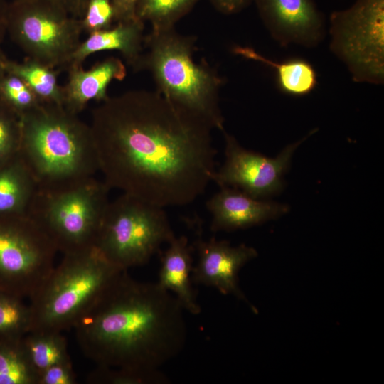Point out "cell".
I'll return each mask as SVG.
<instances>
[{
	"label": "cell",
	"mask_w": 384,
	"mask_h": 384,
	"mask_svg": "<svg viewBox=\"0 0 384 384\" xmlns=\"http://www.w3.org/2000/svg\"><path fill=\"white\" fill-rule=\"evenodd\" d=\"M32 315L23 299L0 292V336L23 337L31 331Z\"/></svg>",
	"instance_id": "24"
},
{
	"label": "cell",
	"mask_w": 384,
	"mask_h": 384,
	"mask_svg": "<svg viewBox=\"0 0 384 384\" xmlns=\"http://www.w3.org/2000/svg\"><path fill=\"white\" fill-rule=\"evenodd\" d=\"M232 50L237 55L274 68L277 87L287 95L304 96L311 93L317 86V73L314 66L304 58H293L277 62L264 56L251 47L235 46Z\"/></svg>",
	"instance_id": "19"
},
{
	"label": "cell",
	"mask_w": 384,
	"mask_h": 384,
	"mask_svg": "<svg viewBox=\"0 0 384 384\" xmlns=\"http://www.w3.org/2000/svg\"><path fill=\"white\" fill-rule=\"evenodd\" d=\"M110 188L94 176L55 188H38L28 210L63 255L95 247Z\"/></svg>",
	"instance_id": "6"
},
{
	"label": "cell",
	"mask_w": 384,
	"mask_h": 384,
	"mask_svg": "<svg viewBox=\"0 0 384 384\" xmlns=\"http://www.w3.org/2000/svg\"><path fill=\"white\" fill-rule=\"evenodd\" d=\"M68 78L63 86V106L78 114L91 100L102 102L109 97L107 87L113 80H122L127 68L122 60L108 57L85 70L82 65L67 69Z\"/></svg>",
	"instance_id": "16"
},
{
	"label": "cell",
	"mask_w": 384,
	"mask_h": 384,
	"mask_svg": "<svg viewBox=\"0 0 384 384\" xmlns=\"http://www.w3.org/2000/svg\"><path fill=\"white\" fill-rule=\"evenodd\" d=\"M329 49L354 82H384V0H356L329 17Z\"/></svg>",
	"instance_id": "9"
},
{
	"label": "cell",
	"mask_w": 384,
	"mask_h": 384,
	"mask_svg": "<svg viewBox=\"0 0 384 384\" xmlns=\"http://www.w3.org/2000/svg\"><path fill=\"white\" fill-rule=\"evenodd\" d=\"M144 22L135 17L116 22L115 26L95 31L80 45L71 56L67 69L82 65L90 55L104 50H117L134 71H139L144 52Z\"/></svg>",
	"instance_id": "15"
},
{
	"label": "cell",
	"mask_w": 384,
	"mask_h": 384,
	"mask_svg": "<svg viewBox=\"0 0 384 384\" xmlns=\"http://www.w3.org/2000/svg\"><path fill=\"white\" fill-rule=\"evenodd\" d=\"M213 6L224 14H237L247 7L254 0H210Z\"/></svg>",
	"instance_id": "32"
},
{
	"label": "cell",
	"mask_w": 384,
	"mask_h": 384,
	"mask_svg": "<svg viewBox=\"0 0 384 384\" xmlns=\"http://www.w3.org/2000/svg\"><path fill=\"white\" fill-rule=\"evenodd\" d=\"M196 38L175 28L146 36L139 71H149L156 91L200 118L213 129L224 131L219 92L224 83L218 73L193 58Z\"/></svg>",
	"instance_id": "4"
},
{
	"label": "cell",
	"mask_w": 384,
	"mask_h": 384,
	"mask_svg": "<svg viewBox=\"0 0 384 384\" xmlns=\"http://www.w3.org/2000/svg\"><path fill=\"white\" fill-rule=\"evenodd\" d=\"M90 127L110 189L165 208L191 203L212 181L213 128L156 90L109 97Z\"/></svg>",
	"instance_id": "1"
},
{
	"label": "cell",
	"mask_w": 384,
	"mask_h": 384,
	"mask_svg": "<svg viewBox=\"0 0 384 384\" xmlns=\"http://www.w3.org/2000/svg\"><path fill=\"white\" fill-rule=\"evenodd\" d=\"M63 105L41 102L21 117L19 155L38 188L55 189L99 171L90 124Z\"/></svg>",
	"instance_id": "3"
},
{
	"label": "cell",
	"mask_w": 384,
	"mask_h": 384,
	"mask_svg": "<svg viewBox=\"0 0 384 384\" xmlns=\"http://www.w3.org/2000/svg\"><path fill=\"white\" fill-rule=\"evenodd\" d=\"M164 209L122 193L109 201L95 247L122 271L146 264L175 236Z\"/></svg>",
	"instance_id": "7"
},
{
	"label": "cell",
	"mask_w": 384,
	"mask_h": 384,
	"mask_svg": "<svg viewBox=\"0 0 384 384\" xmlns=\"http://www.w3.org/2000/svg\"><path fill=\"white\" fill-rule=\"evenodd\" d=\"M23 337L0 336V384H36L37 375L27 358Z\"/></svg>",
	"instance_id": "22"
},
{
	"label": "cell",
	"mask_w": 384,
	"mask_h": 384,
	"mask_svg": "<svg viewBox=\"0 0 384 384\" xmlns=\"http://www.w3.org/2000/svg\"><path fill=\"white\" fill-rule=\"evenodd\" d=\"M191 245L197 254L191 273L193 283L215 287L225 295H233L256 312L240 288L238 277L240 270L257 257L256 250L245 244L233 247L226 240L201 237Z\"/></svg>",
	"instance_id": "13"
},
{
	"label": "cell",
	"mask_w": 384,
	"mask_h": 384,
	"mask_svg": "<svg viewBox=\"0 0 384 384\" xmlns=\"http://www.w3.org/2000/svg\"><path fill=\"white\" fill-rule=\"evenodd\" d=\"M168 243L169 247L161 257L156 283L162 289L173 292L183 310L198 315L201 309L192 287V245L185 235H175Z\"/></svg>",
	"instance_id": "17"
},
{
	"label": "cell",
	"mask_w": 384,
	"mask_h": 384,
	"mask_svg": "<svg viewBox=\"0 0 384 384\" xmlns=\"http://www.w3.org/2000/svg\"><path fill=\"white\" fill-rule=\"evenodd\" d=\"M0 102L19 117L41 103L23 80L6 72L0 80Z\"/></svg>",
	"instance_id": "26"
},
{
	"label": "cell",
	"mask_w": 384,
	"mask_h": 384,
	"mask_svg": "<svg viewBox=\"0 0 384 384\" xmlns=\"http://www.w3.org/2000/svg\"><path fill=\"white\" fill-rule=\"evenodd\" d=\"M87 382L98 384H166L169 378L160 369L133 371L122 368L97 366Z\"/></svg>",
	"instance_id": "25"
},
{
	"label": "cell",
	"mask_w": 384,
	"mask_h": 384,
	"mask_svg": "<svg viewBox=\"0 0 384 384\" xmlns=\"http://www.w3.org/2000/svg\"><path fill=\"white\" fill-rule=\"evenodd\" d=\"M57 252L28 215L0 217V292L30 299L55 267Z\"/></svg>",
	"instance_id": "10"
},
{
	"label": "cell",
	"mask_w": 384,
	"mask_h": 384,
	"mask_svg": "<svg viewBox=\"0 0 384 384\" xmlns=\"http://www.w3.org/2000/svg\"><path fill=\"white\" fill-rule=\"evenodd\" d=\"M5 69L23 80L41 102L63 105V86L58 83L56 69L28 58L20 63L6 59Z\"/></svg>",
	"instance_id": "20"
},
{
	"label": "cell",
	"mask_w": 384,
	"mask_h": 384,
	"mask_svg": "<svg viewBox=\"0 0 384 384\" xmlns=\"http://www.w3.org/2000/svg\"><path fill=\"white\" fill-rule=\"evenodd\" d=\"M20 117L0 102V165L19 153Z\"/></svg>",
	"instance_id": "27"
},
{
	"label": "cell",
	"mask_w": 384,
	"mask_h": 384,
	"mask_svg": "<svg viewBox=\"0 0 384 384\" xmlns=\"http://www.w3.org/2000/svg\"><path fill=\"white\" fill-rule=\"evenodd\" d=\"M6 32L27 58L66 68L80 43V19L46 1L8 2Z\"/></svg>",
	"instance_id": "8"
},
{
	"label": "cell",
	"mask_w": 384,
	"mask_h": 384,
	"mask_svg": "<svg viewBox=\"0 0 384 384\" xmlns=\"http://www.w3.org/2000/svg\"><path fill=\"white\" fill-rule=\"evenodd\" d=\"M6 59L7 58L4 56V55L0 50V80L6 73L5 63Z\"/></svg>",
	"instance_id": "34"
},
{
	"label": "cell",
	"mask_w": 384,
	"mask_h": 384,
	"mask_svg": "<svg viewBox=\"0 0 384 384\" xmlns=\"http://www.w3.org/2000/svg\"><path fill=\"white\" fill-rule=\"evenodd\" d=\"M37 183L19 154L0 165V217L28 215Z\"/></svg>",
	"instance_id": "18"
},
{
	"label": "cell",
	"mask_w": 384,
	"mask_h": 384,
	"mask_svg": "<svg viewBox=\"0 0 384 384\" xmlns=\"http://www.w3.org/2000/svg\"><path fill=\"white\" fill-rule=\"evenodd\" d=\"M316 131L286 146L277 157L269 158L245 149L224 130L225 161L211 180L220 187L235 188L257 199L277 193L284 186L283 176L294 152Z\"/></svg>",
	"instance_id": "11"
},
{
	"label": "cell",
	"mask_w": 384,
	"mask_h": 384,
	"mask_svg": "<svg viewBox=\"0 0 384 384\" xmlns=\"http://www.w3.org/2000/svg\"><path fill=\"white\" fill-rule=\"evenodd\" d=\"M80 22L82 32L88 34L111 27L114 11L110 0H89Z\"/></svg>",
	"instance_id": "28"
},
{
	"label": "cell",
	"mask_w": 384,
	"mask_h": 384,
	"mask_svg": "<svg viewBox=\"0 0 384 384\" xmlns=\"http://www.w3.org/2000/svg\"><path fill=\"white\" fill-rule=\"evenodd\" d=\"M121 272L95 247L63 255L29 299L31 331L73 328Z\"/></svg>",
	"instance_id": "5"
},
{
	"label": "cell",
	"mask_w": 384,
	"mask_h": 384,
	"mask_svg": "<svg viewBox=\"0 0 384 384\" xmlns=\"http://www.w3.org/2000/svg\"><path fill=\"white\" fill-rule=\"evenodd\" d=\"M199 0H137L135 15L143 22H149L152 31L175 28Z\"/></svg>",
	"instance_id": "23"
},
{
	"label": "cell",
	"mask_w": 384,
	"mask_h": 384,
	"mask_svg": "<svg viewBox=\"0 0 384 384\" xmlns=\"http://www.w3.org/2000/svg\"><path fill=\"white\" fill-rule=\"evenodd\" d=\"M76 375L71 360L54 364L42 373L37 378L36 384H75Z\"/></svg>",
	"instance_id": "29"
},
{
	"label": "cell",
	"mask_w": 384,
	"mask_h": 384,
	"mask_svg": "<svg viewBox=\"0 0 384 384\" xmlns=\"http://www.w3.org/2000/svg\"><path fill=\"white\" fill-rule=\"evenodd\" d=\"M183 309L156 282L121 272L73 329L97 366L133 371L160 369L186 341Z\"/></svg>",
	"instance_id": "2"
},
{
	"label": "cell",
	"mask_w": 384,
	"mask_h": 384,
	"mask_svg": "<svg viewBox=\"0 0 384 384\" xmlns=\"http://www.w3.org/2000/svg\"><path fill=\"white\" fill-rule=\"evenodd\" d=\"M22 342L27 358L37 378L41 373L50 366L70 359L67 340L62 332L30 331L23 337Z\"/></svg>",
	"instance_id": "21"
},
{
	"label": "cell",
	"mask_w": 384,
	"mask_h": 384,
	"mask_svg": "<svg viewBox=\"0 0 384 384\" xmlns=\"http://www.w3.org/2000/svg\"><path fill=\"white\" fill-rule=\"evenodd\" d=\"M8 2L0 0V41L2 40L6 32V18Z\"/></svg>",
	"instance_id": "33"
},
{
	"label": "cell",
	"mask_w": 384,
	"mask_h": 384,
	"mask_svg": "<svg viewBox=\"0 0 384 384\" xmlns=\"http://www.w3.org/2000/svg\"><path fill=\"white\" fill-rule=\"evenodd\" d=\"M7 2L26 0H5ZM46 1L58 5L65 10L69 14L78 19L84 16L89 0H39Z\"/></svg>",
	"instance_id": "30"
},
{
	"label": "cell",
	"mask_w": 384,
	"mask_h": 384,
	"mask_svg": "<svg viewBox=\"0 0 384 384\" xmlns=\"http://www.w3.org/2000/svg\"><path fill=\"white\" fill-rule=\"evenodd\" d=\"M220 188L206 202L212 215L213 232L247 228L277 218L289 210L285 204L257 199L235 188Z\"/></svg>",
	"instance_id": "14"
},
{
	"label": "cell",
	"mask_w": 384,
	"mask_h": 384,
	"mask_svg": "<svg viewBox=\"0 0 384 384\" xmlns=\"http://www.w3.org/2000/svg\"><path fill=\"white\" fill-rule=\"evenodd\" d=\"M271 37L282 46H317L326 36V20L314 0H254Z\"/></svg>",
	"instance_id": "12"
},
{
	"label": "cell",
	"mask_w": 384,
	"mask_h": 384,
	"mask_svg": "<svg viewBox=\"0 0 384 384\" xmlns=\"http://www.w3.org/2000/svg\"><path fill=\"white\" fill-rule=\"evenodd\" d=\"M113 11L114 21L118 22L136 17L135 9L137 0H110Z\"/></svg>",
	"instance_id": "31"
}]
</instances>
